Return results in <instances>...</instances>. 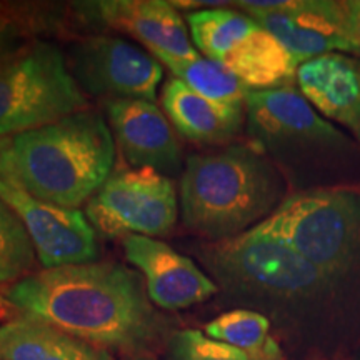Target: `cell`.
<instances>
[{
	"mask_svg": "<svg viewBox=\"0 0 360 360\" xmlns=\"http://www.w3.org/2000/svg\"><path fill=\"white\" fill-rule=\"evenodd\" d=\"M2 294L20 315L98 349L147 354L167 330V321L148 299L142 276L120 264L44 269L7 285Z\"/></svg>",
	"mask_w": 360,
	"mask_h": 360,
	"instance_id": "1",
	"label": "cell"
},
{
	"mask_svg": "<svg viewBox=\"0 0 360 360\" xmlns=\"http://www.w3.org/2000/svg\"><path fill=\"white\" fill-rule=\"evenodd\" d=\"M115 141L92 110L11 137L0 154V177L34 199L77 209L112 175Z\"/></svg>",
	"mask_w": 360,
	"mask_h": 360,
	"instance_id": "2",
	"label": "cell"
},
{
	"mask_svg": "<svg viewBox=\"0 0 360 360\" xmlns=\"http://www.w3.org/2000/svg\"><path fill=\"white\" fill-rule=\"evenodd\" d=\"M281 169L255 146L191 155L180 180V215L188 231L227 240L267 219L285 199Z\"/></svg>",
	"mask_w": 360,
	"mask_h": 360,
	"instance_id": "3",
	"label": "cell"
},
{
	"mask_svg": "<svg viewBox=\"0 0 360 360\" xmlns=\"http://www.w3.org/2000/svg\"><path fill=\"white\" fill-rule=\"evenodd\" d=\"M250 232L281 242L337 278L350 269L360 249V192L349 187L295 192Z\"/></svg>",
	"mask_w": 360,
	"mask_h": 360,
	"instance_id": "4",
	"label": "cell"
},
{
	"mask_svg": "<svg viewBox=\"0 0 360 360\" xmlns=\"http://www.w3.org/2000/svg\"><path fill=\"white\" fill-rule=\"evenodd\" d=\"M247 132L252 146L277 167L300 172L330 169L357 154V146L310 105L295 87L249 92Z\"/></svg>",
	"mask_w": 360,
	"mask_h": 360,
	"instance_id": "5",
	"label": "cell"
},
{
	"mask_svg": "<svg viewBox=\"0 0 360 360\" xmlns=\"http://www.w3.org/2000/svg\"><path fill=\"white\" fill-rule=\"evenodd\" d=\"M82 110H87V98L57 45L35 40L0 62V139Z\"/></svg>",
	"mask_w": 360,
	"mask_h": 360,
	"instance_id": "6",
	"label": "cell"
},
{
	"mask_svg": "<svg viewBox=\"0 0 360 360\" xmlns=\"http://www.w3.org/2000/svg\"><path fill=\"white\" fill-rule=\"evenodd\" d=\"M197 255L220 285L242 294L307 299L334 282L287 245L250 231L227 240L200 244Z\"/></svg>",
	"mask_w": 360,
	"mask_h": 360,
	"instance_id": "7",
	"label": "cell"
},
{
	"mask_svg": "<svg viewBox=\"0 0 360 360\" xmlns=\"http://www.w3.org/2000/svg\"><path fill=\"white\" fill-rule=\"evenodd\" d=\"M179 199L167 175L148 167L112 172L87 202L89 222L105 237H160L175 227Z\"/></svg>",
	"mask_w": 360,
	"mask_h": 360,
	"instance_id": "8",
	"label": "cell"
},
{
	"mask_svg": "<svg viewBox=\"0 0 360 360\" xmlns=\"http://www.w3.org/2000/svg\"><path fill=\"white\" fill-rule=\"evenodd\" d=\"M65 60L79 87L107 101L152 102L164 75L154 56L115 35L74 40L67 47Z\"/></svg>",
	"mask_w": 360,
	"mask_h": 360,
	"instance_id": "9",
	"label": "cell"
},
{
	"mask_svg": "<svg viewBox=\"0 0 360 360\" xmlns=\"http://www.w3.org/2000/svg\"><path fill=\"white\" fill-rule=\"evenodd\" d=\"M277 37L300 64L327 53L360 57L344 2L332 0H249L236 2Z\"/></svg>",
	"mask_w": 360,
	"mask_h": 360,
	"instance_id": "10",
	"label": "cell"
},
{
	"mask_svg": "<svg viewBox=\"0 0 360 360\" xmlns=\"http://www.w3.org/2000/svg\"><path fill=\"white\" fill-rule=\"evenodd\" d=\"M0 199L15 210L44 269L96 262V229L79 209H64L30 197L0 177Z\"/></svg>",
	"mask_w": 360,
	"mask_h": 360,
	"instance_id": "11",
	"label": "cell"
},
{
	"mask_svg": "<svg viewBox=\"0 0 360 360\" xmlns=\"http://www.w3.org/2000/svg\"><path fill=\"white\" fill-rule=\"evenodd\" d=\"M72 11L82 22L129 34L152 53L197 58L191 34L177 7L165 0H96L75 2Z\"/></svg>",
	"mask_w": 360,
	"mask_h": 360,
	"instance_id": "12",
	"label": "cell"
},
{
	"mask_svg": "<svg viewBox=\"0 0 360 360\" xmlns=\"http://www.w3.org/2000/svg\"><path fill=\"white\" fill-rule=\"evenodd\" d=\"M125 259L142 274L150 302L162 310H182L219 292L199 265L172 247L146 236L122 240Z\"/></svg>",
	"mask_w": 360,
	"mask_h": 360,
	"instance_id": "13",
	"label": "cell"
},
{
	"mask_svg": "<svg viewBox=\"0 0 360 360\" xmlns=\"http://www.w3.org/2000/svg\"><path fill=\"white\" fill-rule=\"evenodd\" d=\"M105 112L120 154L132 167H148L172 177L182 170V154L167 115L147 101H107Z\"/></svg>",
	"mask_w": 360,
	"mask_h": 360,
	"instance_id": "14",
	"label": "cell"
},
{
	"mask_svg": "<svg viewBox=\"0 0 360 360\" xmlns=\"http://www.w3.org/2000/svg\"><path fill=\"white\" fill-rule=\"evenodd\" d=\"M299 92L323 119L344 125L360 141V60L327 53L300 64Z\"/></svg>",
	"mask_w": 360,
	"mask_h": 360,
	"instance_id": "15",
	"label": "cell"
},
{
	"mask_svg": "<svg viewBox=\"0 0 360 360\" xmlns=\"http://www.w3.org/2000/svg\"><path fill=\"white\" fill-rule=\"evenodd\" d=\"M160 102L175 130L197 146L231 142L245 120V105L207 101L174 77L162 87Z\"/></svg>",
	"mask_w": 360,
	"mask_h": 360,
	"instance_id": "16",
	"label": "cell"
},
{
	"mask_svg": "<svg viewBox=\"0 0 360 360\" xmlns=\"http://www.w3.org/2000/svg\"><path fill=\"white\" fill-rule=\"evenodd\" d=\"M0 360H114L109 350L19 315L0 326Z\"/></svg>",
	"mask_w": 360,
	"mask_h": 360,
	"instance_id": "17",
	"label": "cell"
},
{
	"mask_svg": "<svg viewBox=\"0 0 360 360\" xmlns=\"http://www.w3.org/2000/svg\"><path fill=\"white\" fill-rule=\"evenodd\" d=\"M250 92L292 87L300 62L272 34L257 27L220 60Z\"/></svg>",
	"mask_w": 360,
	"mask_h": 360,
	"instance_id": "18",
	"label": "cell"
},
{
	"mask_svg": "<svg viewBox=\"0 0 360 360\" xmlns=\"http://www.w3.org/2000/svg\"><path fill=\"white\" fill-rule=\"evenodd\" d=\"M186 22L193 47L217 64L259 27L247 13L225 7L191 12Z\"/></svg>",
	"mask_w": 360,
	"mask_h": 360,
	"instance_id": "19",
	"label": "cell"
},
{
	"mask_svg": "<svg viewBox=\"0 0 360 360\" xmlns=\"http://www.w3.org/2000/svg\"><path fill=\"white\" fill-rule=\"evenodd\" d=\"M160 64L172 72L174 79L186 84L200 97L224 105H245L250 92L232 72L210 58H177L165 53H152Z\"/></svg>",
	"mask_w": 360,
	"mask_h": 360,
	"instance_id": "20",
	"label": "cell"
},
{
	"mask_svg": "<svg viewBox=\"0 0 360 360\" xmlns=\"http://www.w3.org/2000/svg\"><path fill=\"white\" fill-rule=\"evenodd\" d=\"M47 4L6 2L0 8V62L19 53L35 37L52 30L60 19Z\"/></svg>",
	"mask_w": 360,
	"mask_h": 360,
	"instance_id": "21",
	"label": "cell"
},
{
	"mask_svg": "<svg viewBox=\"0 0 360 360\" xmlns=\"http://www.w3.org/2000/svg\"><path fill=\"white\" fill-rule=\"evenodd\" d=\"M165 360H282V349L272 340L260 352H245L210 339L197 328H184L169 337Z\"/></svg>",
	"mask_w": 360,
	"mask_h": 360,
	"instance_id": "22",
	"label": "cell"
},
{
	"mask_svg": "<svg viewBox=\"0 0 360 360\" xmlns=\"http://www.w3.org/2000/svg\"><path fill=\"white\" fill-rule=\"evenodd\" d=\"M35 247L24 222L0 199V285H12L35 265Z\"/></svg>",
	"mask_w": 360,
	"mask_h": 360,
	"instance_id": "23",
	"label": "cell"
},
{
	"mask_svg": "<svg viewBox=\"0 0 360 360\" xmlns=\"http://www.w3.org/2000/svg\"><path fill=\"white\" fill-rule=\"evenodd\" d=\"M204 334L245 352H260L274 340L270 337L269 319L247 309H236L219 315L205 323Z\"/></svg>",
	"mask_w": 360,
	"mask_h": 360,
	"instance_id": "24",
	"label": "cell"
},
{
	"mask_svg": "<svg viewBox=\"0 0 360 360\" xmlns=\"http://www.w3.org/2000/svg\"><path fill=\"white\" fill-rule=\"evenodd\" d=\"M344 6L354 37L360 44V0H347V2H344Z\"/></svg>",
	"mask_w": 360,
	"mask_h": 360,
	"instance_id": "25",
	"label": "cell"
},
{
	"mask_svg": "<svg viewBox=\"0 0 360 360\" xmlns=\"http://www.w3.org/2000/svg\"><path fill=\"white\" fill-rule=\"evenodd\" d=\"M127 360H155V359L148 354H139V355H132V357H129Z\"/></svg>",
	"mask_w": 360,
	"mask_h": 360,
	"instance_id": "26",
	"label": "cell"
},
{
	"mask_svg": "<svg viewBox=\"0 0 360 360\" xmlns=\"http://www.w3.org/2000/svg\"><path fill=\"white\" fill-rule=\"evenodd\" d=\"M8 141H11V137H8V139H4V141H2V142H0V154H2V150H4V148H6V147H7V143H8Z\"/></svg>",
	"mask_w": 360,
	"mask_h": 360,
	"instance_id": "27",
	"label": "cell"
},
{
	"mask_svg": "<svg viewBox=\"0 0 360 360\" xmlns=\"http://www.w3.org/2000/svg\"><path fill=\"white\" fill-rule=\"evenodd\" d=\"M4 4H6V2H0V8H2V7H4Z\"/></svg>",
	"mask_w": 360,
	"mask_h": 360,
	"instance_id": "28",
	"label": "cell"
}]
</instances>
